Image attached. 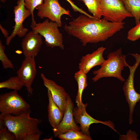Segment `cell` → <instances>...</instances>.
<instances>
[{
    "instance_id": "obj_1",
    "label": "cell",
    "mask_w": 140,
    "mask_h": 140,
    "mask_svg": "<svg viewBox=\"0 0 140 140\" xmlns=\"http://www.w3.org/2000/svg\"><path fill=\"white\" fill-rule=\"evenodd\" d=\"M125 24L123 22H112L82 14L69 22L68 24H65L64 29L85 46L89 43L106 41L124 28Z\"/></svg>"
},
{
    "instance_id": "obj_2",
    "label": "cell",
    "mask_w": 140,
    "mask_h": 140,
    "mask_svg": "<svg viewBox=\"0 0 140 140\" xmlns=\"http://www.w3.org/2000/svg\"><path fill=\"white\" fill-rule=\"evenodd\" d=\"M31 113L29 109L17 116L1 114L8 129L15 135L16 140H23L26 135L32 133L42 134L38 127L41 120L31 117Z\"/></svg>"
},
{
    "instance_id": "obj_3",
    "label": "cell",
    "mask_w": 140,
    "mask_h": 140,
    "mask_svg": "<svg viewBox=\"0 0 140 140\" xmlns=\"http://www.w3.org/2000/svg\"><path fill=\"white\" fill-rule=\"evenodd\" d=\"M126 56L122 53L121 48L108 53L107 59L101 67L93 72L95 75L92 78L93 82H95L101 78L107 77H114L121 81H125L121 72L124 67L128 65L126 61Z\"/></svg>"
},
{
    "instance_id": "obj_4",
    "label": "cell",
    "mask_w": 140,
    "mask_h": 140,
    "mask_svg": "<svg viewBox=\"0 0 140 140\" xmlns=\"http://www.w3.org/2000/svg\"><path fill=\"white\" fill-rule=\"evenodd\" d=\"M59 27L57 23L49 21L47 18L42 23H36L32 29L44 38L47 46L51 48L58 47L64 50L63 35L58 29Z\"/></svg>"
},
{
    "instance_id": "obj_5",
    "label": "cell",
    "mask_w": 140,
    "mask_h": 140,
    "mask_svg": "<svg viewBox=\"0 0 140 140\" xmlns=\"http://www.w3.org/2000/svg\"><path fill=\"white\" fill-rule=\"evenodd\" d=\"M30 108L17 91L13 90L0 95V111L3 115H18Z\"/></svg>"
},
{
    "instance_id": "obj_6",
    "label": "cell",
    "mask_w": 140,
    "mask_h": 140,
    "mask_svg": "<svg viewBox=\"0 0 140 140\" xmlns=\"http://www.w3.org/2000/svg\"><path fill=\"white\" fill-rule=\"evenodd\" d=\"M100 11L103 18L112 22H122L127 18L133 17L120 0H102Z\"/></svg>"
},
{
    "instance_id": "obj_7",
    "label": "cell",
    "mask_w": 140,
    "mask_h": 140,
    "mask_svg": "<svg viewBox=\"0 0 140 140\" xmlns=\"http://www.w3.org/2000/svg\"><path fill=\"white\" fill-rule=\"evenodd\" d=\"M134 57L136 59L135 64L133 66H128L130 73L128 78L125 81L123 89L126 100L129 109V123L131 124L133 121V114L137 103L140 100V94L135 90L134 86V74L140 62V55H135Z\"/></svg>"
},
{
    "instance_id": "obj_8",
    "label": "cell",
    "mask_w": 140,
    "mask_h": 140,
    "mask_svg": "<svg viewBox=\"0 0 140 140\" xmlns=\"http://www.w3.org/2000/svg\"><path fill=\"white\" fill-rule=\"evenodd\" d=\"M37 15L41 19L47 18L61 26V17L66 15L71 17L69 11L62 7L58 0H43V3L36 8Z\"/></svg>"
},
{
    "instance_id": "obj_9",
    "label": "cell",
    "mask_w": 140,
    "mask_h": 140,
    "mask_svg": "<svg viewBox=\"0 0 140 140\" xmlns=\"http://www.w3.org/2000/svg\"><path fill=\"white\" fill-rule=\"evenodd\" d=\"M15 15V25L11 34L6 38V44L9 45L12 39L16 36L19 37H24L28 32V29L25 27L23 25L24 21L31 15L29 10L25 8L24 0H18L17 5L15 6L13 9Z\"/></svg>"
},
{
    "instance_id": "obj_10",
    "label": "cell",
    "mask_w": 140,
    "mask_h": 140,
    "mask_svg": "<svg viewBox=\"0 0 140 140\" xmlns=\"http://www.w3.org/2000/svg\"><path fill=\"white\" fill-rule=\"evenodd\" d=\"M88 104L83 103L79 107L74 108L73 114L74 120L77 123L80 124L81 131L85 134L89 136L90 132L89 128L90 126L94 123H100L110 127L115 132L119 134L115 128L114 124L111 121H99L92 117L87 113L86 111Z\"/></svg>"
},
{
    "instance_id": "obj_11",
    "label": "cell",
    "mask_w": 140,
    "mask_h": 140,
    "mask_svg": "<svg viewBox=\"0 0 140 140\" xmlns=\"http://www.w3.org/2000/svg\"><path fill=\"white\" fill-rule=\"evenodd\" d=\"M34 58L25 57L17 72V75L22 81L29 94L33 92L32 85L37 74Z\"/></svg>"
},
{
    "instance_id": "obj_12",
    "label": "cell",
    "mask_w": 140,
    "mask_h": 140,
    "mask_svg": "<svg viewBox=\"0 0 140 140\" xmlns=\"http://www.w3.org/2000/svg\"><path fill=\"white\" fill-rule=\"evenodd\" d=\"M74 109L73 103L69 95L63 117L58 125L52 129L55 137L71 131L81 130L74 119Z\"/></svg>"
},
{
    "instance_id": "obj_13",
    "label": "cell",
    "mask_w": 140,
    "mask_h": 140,
    "mask_svg": "<svg viewBox=\"0 0 140 140\" xmlns=\"http://www.w3.org/2000/svg\"><path fill=\"white\" fill-rule=\"evenodd\" d=\"M43 44L42 36L32 30L28 32L22 39L21 46L25 57L37 56Z\"/></svg>"
},
{
    "instance_id": "obj_14",
    "label": "cell",
    "mask_w": 140,
    "mask_h": 140,
    "mask_svg": "<svg viewBox=\"0 0 140 140\" xmlns=\"http://www.w3.org/2000/svg\"><path fill=\"white\" fill-rule=\"evenodd\" d=\"M40 76L44 86L50 91L54 102L64 114L69 95L63 87L46 78L43 73H41Z\"/></svg>"
},
{
    "instance_id": "obj_15",
    "label": "cell",
    "mask_w": 140,
    "mask_h": 140,
    "mask_svg": "<svg viewBox=\"0 0 140 140\" xmlns=\"http://www.w3.org/2000/svg\"><path fill=\"white\" fill-rule=\"evenodd\" d=\"M106 49L105 47H101L92 53L83 56L79 64V70L87 74L94 67L101 66L105 60L103 54Z\"/></svg>"
},
{
    "instance_id": "obj_16",
    "label": "cell",
    "mask_w": 140,
    "mask_h": 140,
    "mask_svg": "<svg viewBox=\"0 0 140 140\" xmlns=\"http://www.w3.org/2000/svg\"><path fill=\"white\" fill-rule=\"evenodd\" d=\"M48 100L47 109L49 122L52 127H56L62 120L64 114L54 102L52 98L50 91L47 89Z\"/></svg>"
},
{
    "instance_id": "obj_17",
    "label": "cell",
    "mask_w": 140,
    "mask_h": 140,
    "mask_svg": "<svg viewBox=\"0 0 140 140\" xmlns=\"http://www.w3.org/2000/svg\"><path fill=\"white\" fill-rule=\"evenodd\" d=\"M86 74L83 71L79 70L74 74V77L78 85V90L75 101L78 107L83 104L82 97L83 92L88 85Z\"/></svg>"
},
{
    "instance_id": "obj_18",
    "label": "cell",
    "mask_w": 140,
    "mask_h": 140,
    "mask_svg": "<svg viewBox=\"0 0 140 140\" xmlns=\"http://www.w3.org/2000/svg\"><path fill=\"white\" fill-rule=\"evenodd\" d=\"M126 9L132 15L136 24L140 22V0H120Z\"/></svg>"
},
{
    "instance_id": "obj_19",
    "label": "cell",
    "mask_w": 140,
    "mask_h": 140,
    "mask_svg": "<svg viewBox=\"0 0 140 140\" xmlns=\"http://www.w3.org/2000/svg\"><path fill=\"white\" fill-rule=\"evenodd\" d=\"M24 86L22 81L17 75L12 76L8 80L0 82V88H4L18 91Z\"/></svg>"
},
{
    "instance_id": "obj_20",
    "label": "cell",
    "mask_w": 140,
    "mask_h": 140,
    "mask_svg": "<svg viewBox=\"0 0 140 140\" xmlns=\"http://www.w3.org/2000/svg\"><path fill=\"white\" fill-rule=\"evenodd\" d=\"M62 140H92L88 136L80 130H73L61 134L57 137Z\"/></svg>"
},
{
    "instance_id": "obj_21",
    "label": "cell",
    "mask_w": 140,
    "mask_h": 140,
    "mask_svg": "<svg viewBox=\"0 0 140 140\" xmlns=\"http://www.w3.org/2000/svg\"><path fill=\"white\" fill-rule=\"evenodd\" d=\"M87 8L88 11L95 18L101 19L102 16L100 11L102 0H81Z\"/></svg>"
},
{
    "instance_id": "obj_22",
    "label": "cell",
    "mask_w": 140,
    "mask_h": 140,
    "mask_svg": "<svg viewBox=\"0 0 140 140\" xmlns=\"http://www.w3.org/2000/svg\"><path fill=\"white\" fill-rule=\"evenodd\" d=\"M25 8L29 10L31 13L32 22L31 27L34 26L36 24L34 19L33 11L35 8L41 4L43 2V0H24Z\"/></svg>"
},
{
    "instance_id": "obj_23",
    "label": "cell",
    "mask_w": 140,
    "mask_h": 140,
    "mask_svg": "<svg viewBox=\"0 0 140 140\" xmlns=\"http://www.w3.org/2000/svg\"><path fill=\"white\" fill-rule=\"evenodd\" d=\"M5 47L0 40V60L4 69L13 68L14 66L11 61L8 58L5 52Z\"/></svg>"
},
{
    "instance_id": "obj_24",
    "label": "cell",
    "mask_w": 140,
    "mask_h": 140,
    "mask_svg": "<svg viewBox=\"0 0 140 140\" xmlns=\"http://www.w3.org/2000/svg\"><path fill=\"white\" fill-rule=\"evenodd\" d=\"M127 38L128 39L132 41H135L140 38V22L129 30Z\"/></svg>"
},
{
    "instance_id": "obj_25",
    "label": "cell",
    "mask_w": 140,
    "mask_h": 140,
    "mask_svg": "<svg viewBox=\"0 0 140 140\" xmlns=\"http://www.w3.org/2000/svg\"><path fill=\"white\" fill-rule=\"evenodd\" d=\"M15 134L6 128L0 130V140H16Z\"/></svg>"
},
{
    "instance_id": "obj_26",
    "label": "cell",
    "mask_w": 140,
    "mask_h": 140,
    "mask_svg": "<svg viewBox=\"0 0 140 140\" xmlns=\"http://www.w3.org/2000/svg\"><path fill=\"white\" fill-rule=\"evenodd\" d=\"M138 134L135 131H132L131 130H129L125 135H120L119 138V140H137Z\"/></svg>"
},
{
    "instance_id": "obj_27",
    "label": "cell",
    "mask_w": 140,
    "mask_h": 140,
    "mask_svg": "<svg viewBox=\"0 0 140 140\" xmlns=\"http://www.w3.org/2000/svg\"><path fill=\"white\" fill-rule=\"evenodd\" d=\"M71 5L73 11L75 12H79L87 16H89V14L83 10L82 9H80L71 0H66Z\"/></svg>"
},
{
    "instance_id": "obj_28",
    "label": "cell",
    "mask_w": 140,
    "mask_h": 140,
    "mask_svg": "<svg viewBox=\"0 0 140 140\" xmlns=\"http://www.w3.org/2000/svg\"><path fill=\"white\" fill-rule=\"evenodd\" d=\"M42 134L32 133L26 135L23 140H39Z\"/></svg>"
},
{
    "instance_id": "obj_29",
    "label": "cell",
    "mask_w": 140,
    "mask_h": 140,
    "mask_svg": "<svg viewBox=\"0 0 140 140\" xmlns=\"http://www.w3.org/2000/svg\"><path fill=\"white\" fill-rule=\"evenodd\" d=\"M0 29L4 37L7 38L9 34L8 31L4 28L1 24H0Z\"/></svg>"
},
{
    "instance_id": "obj_30",
    "label": "cell",
    "mask_w": 140,
    "mask_h": 140,
    "mask_svg": "<svg viewBox=\"0 0 140 140\" xmlns=\"http://www.w3.org/2000/svg\"><path fill=\"white\" fill-rule=\"evenodd\" d=\"M1 1L3 3H5L6 1V0H1Z\"/></svg>"
}]
</instances>
